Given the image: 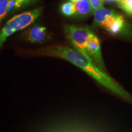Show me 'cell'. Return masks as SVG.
<instances>
[{"label": "cell", "mask_w": 132, "mask_h": 132, "mask_svg": "<svg viewBox=\"0 0 132 132\" xmlns=\"http://www.w3.org/2000/svg\"><path fill=\"white\" fill-rule=\"evenodd\" d=\"M78 1H79V0H69V1H71V2H73V3H75Z\"/></svg>", "instance_id": "16"}, {"label": "cell", "mask_w": 132, "mask_h": 132, "mask_svg": "<svg viewBox=\"0 0 132 132\" xmlns=\"http://www.w3.org/2000/svg\"><path fill=\"white\" fill-rule=\"evenodd\" d=\"M103 1H106L108 3H113L114 1H117V0H103Z\"/></svg>", "instance_id": "15"}, {"label": "cell", "mask_w": 132, "mask_h": 132, "mask_svg": "<svg viewBox=\"0 0 132 132\" xmlns=\"http://www.w3.org/2000/svg\"><path fill=\"white\" fill-rule=\"evenodd\" d=\"M47 28L44 26H34L24 33L26 40L31 43H41L47 39Z\"/></svg>", "instance_id": "6"}, {"label": "cell", "mask_w": 132, "mask_h": 132, "mask_svg": "<svg viewBox=\"0 0 132 132\" xmlns=\"http://www.w3.org/2000/svg\"><path fill=\"white\" fill-rule=\"evenodd\" d=\"M36 0H15V9L28 6Z\"/></svg>", "instance_id": "14"}, {"label": "cell", "mask_w": 132, "mask_h": 132, "mask_svg": "<svg viewBox=\"0 0 132 132\" xmlns=\"http://www.w3.org/2000/svg\"><path fill=\"white\" fill-rule=\"evenodd\" d=\"M93 13L100 8L103 7V0H89Z\"/></svg>", "instance_id": "13"}, {"label": "cell", "mask_w": 132, "mask_h": 132, "mask_svg": "<svg viewBox=\"0 0 132 132\" xmlns=\"http://www.w3.org/2000/svg\"><path fill=\"white\" fill-rule=\"evenodd\" d=\"M74 3L76 7L75 15L80 17H85L93 14L89 0H79Z\"/></svg>", "instance_id": "7"}, {"label": "cell", "mask_w": 132, "mask_h": 132, "mask_svg": "<svg viewBox=\"0 0 132 132\" xmlns=\"http://www.w3.org/2000/svg\"><path fill=\"white\" fill-rule=\"evenodd\" d=\"M64 31L73 48L89 59L87 54L86 48L90 37L94 34L91 29L88 26L67 24L64 26Z\"/></svg>", "instance_id": "3"}, {"label": "cell", "mask_w": 132, "mask_h": 132, "mask_svg": "<svg viewBox=\"0 0 132 132\" xmlns=\"http://www.w3.org/2000/svg\"><path fill=\"white\" fill-rule=\"evenodd\" d=\"M42 12V7L26 11L13 16L0 31V47L10 36L32 24Z\"/></svg>", "instance_id": "2"}, {"label": "cell", "mask_w": 132, "mask_h": 132, "mask_svg": "<svg viewBox=\"0 0 132 132\" xmlns=\"http://www.w3.org/2000/svg\"><path fill=\"white\" fill-rule=\"evenodd\" d=\"M86 52L89 58L100 69L105 71V67L102 54L100 39L94 33L90 38L86 48Z\"/></svg>", "instance_id": "4"}, {"label": "cell", "mask_w": 132, "mask_h": 132, "mask_svg": "<svg viewBox=\"0 0 132 132\" xmlns=\"http://www.w3.org/2000/svg\"><path fill=\"white\" fill-rule=\"evenodd\" d=\"M94 25L100 26L107 30L118 17V15L113 10L102 7L93 13Z\"/></svg>", "instance_id": "5"}, {"label": "cell", "mask_w": 132, "mask_h": 132, "mask_svg": "<svg viewBox=\"0 0 132 132\" xmlns=\"http://www.w3.org/2000/svg\"><path fill=\"white\" fill-rule=\"evenodd\" d=\"M123 1V0H117L118 2H120V1Z\"/></svg>", "instance_id": "17"}, {"label": "cell", "mask_w": 132, "mask_h": 132, "mask_svg": "<svg viewBox=\"0 0 132 132\" xmlns=\"http://www.w3.org/2000/svg\"><path fill=\"white\" fill-rule=\"evenodd\" d=\"M50 132H92L89 131L85 128L77 127H72V126H64L61 127L57 128H56L53 130H52Z\"/></svg>", "instance_id": "10"}, {"label": "cell", "mask_w": 132, "mask_h": 132, "mask_svg": "<svg viewBox=\"0 0 132 132\" xmlns=\"http://www.w3.org/2000/svg\"><path fill=\"white\" fill-rule=\"evenodd\" d=\"M31 54L56 57L67 61L85 72L105 88L127 101L132 102V96L119 84L100 69L89 59L75 49L64 45H51L34 51Z\"/></svg>", "instance_id": "1"}, {"label": "cell", "mask_w": 132, "mask_h": 132, "mask_svg": "<svg viewBox=\"0 0 132 132\" xmlns=\"http://www.w3.org/2000/svg\"><path fill=\"white\" fill-rule=\"evenodd\" d=\"M11 0H0V21L7 14Z\"/></svg>", "instance_id": "12"}, {"label": "cell", "mask_w": 132, "mask_h": 132, "mask_svg": "<svg viewBox=\"0 0 132 132\" xmlns=\"http://www.w3.org/2000/svg\"><path fill=\"white\" fill-rule=\"evenodd\" d=\"M61 11L64 15L70 16L76 14V7L75 3L71 1H68L61 6Z\"/></svg>", "instance_id": "9"}, {"label": "cell", "mask_w": 132, "mask_h": 132, "mask_svg": "<svg viewBox=\"0 0 132 132\" xmlns=\"http://www.w3.org/2000/svg\"><path fill=\"white\" fill-rule=\"evenodd\" d=\"M118 6L127 14L132 15V0H123L118 2Z\"/></svg>", "instance_id": "11"}, {"label": "cell", "mask_w": 132, "mask_h": 132, "mask_svg": "<svg viewBox=\"0 0 132 132\" xmlns=\"http://www.w3.org/2000/svg\"><path fill=\"white\" fill-rule=\"evenodd\" d=\"M125 28V21L123 17L120 15H118V17L114 21V23L111 24L107 31L111 34H118L123 30Z\"/></svg>", "instance_id": "8"}]
</instances>
